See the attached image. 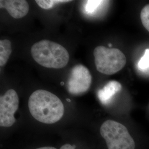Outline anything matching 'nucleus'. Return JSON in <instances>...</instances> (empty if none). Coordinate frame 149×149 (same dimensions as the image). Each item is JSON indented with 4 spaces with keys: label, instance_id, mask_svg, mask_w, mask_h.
<instances>
[{
    "label": "nucleus",
    "instance_id": "obj_1",
    "mask_svg": "<svg viewBox=\"0 0 149 149\" xmlns=\"http://www.w3.org/2000/svg\"><path fill=\"white\" fill-rule=\"evenodd\" d=\"M28 108L33 117L45 124L58 122L63 117L65 111L58 97L43 90L36 91L30 96Z\"/></svg>",
    "mask_w": 149,
    "mask_h": 149
},
{
    "label": "nucleus",
    "instance_id": "obj_2",
    "mask_svg": "<svg viewBox=\"0 0 149 149\" xmlns=\"http://www.w3.org/2000/svg\"><path fill=\"white\" fill-rule=\"evenodd\" d=\"M33 59L43 67L50 69H61L69 61V54L63 46L48 40L35 43L31 48Z\"/></svg>",
    "mask_w": 149,
    "mask_h": 149
},
{
    "label": "nucleus",
    "instance_id": "obj_3",
    "mask_svg": "<svg viewBox=\"0 0 149 149\" xmlns=\"http://www.w3.org/2000/svg\"><path fill=\"white\" fill-rule=\"evenodd\" d=\"M100 134L106 141L108 149H136L135 139L130 133L128 128L122 123L113 120L103 123Z\"/></svg>",
    "mask_w": 149,
    "mask_h": 149
},
{
    "label": "nucleus",
    "instance_id": "obj_4",
    "mask_svg": "<svg viewBox=\"0 0 149 149\" xmlns=\"http://www.w3.org/2000/svg\"><path fill=\"white\" fill-rule=\"evenodd\" d=\"M93 55L96 69L103 74H114L122 69L127 63L125 55L117 48L98 46L95 49Z\"/></svg>",
    "mask_w": 149,
    "mask_h": 149
},
{
    "label": "nucleus",
    "instance_id": "obj_5",
    "mask_svg": "<svg viewBox=\"0 0 149 149\" xmlns=\"http://www.w3.org/2000/svg\"><path fill=\"white\" fill-rule=\"evenodd\" d=\"M92 76L89 70L81 64L75 65L72 69L68 80V90L70 94L80 95L90 88Z\"/></svg>",
    "mask_w": 149,
    "mask_h": 149
},
{
    "label": "nucleus",
    "instance_id": "obj_6",
    "mask_svg": "<svg viewBox=\"0 0 149 149\" xmlns=\"http://www.w3.org/2000/svg\"><path fill=\"white\" fill-rule=\"evenodd\" d=\"M19 97L13 89L7 91L0 97V126L10 127L15 122V114L19 107Z\"/></svg>",
    "mask_w": 149,
    "mask_h": 149
},
{
    "label": "nucleus",
    "instance_id": "obj_7",
    "mask_svg": "<svg viewBox=\"0 0 149 149\" xmlns=\"http://www.w3.org/2000/svg\"><path fill=\"white\" fill-rule=\"evenodd\" d=\"M0 7L5 8L10 15L15 19L26 16L29 10V4L25 0H1Z\"/></svg>",
    "mask_w": 149,
    "mask_h": 149
},
{
    "label": "nucleus",
    "instance_id": "obj_8",
    "mask_svg": "<svg viewBox=\"0 0 149 149\" xmlns=\"http://www.w3.org/2000/svg\"><path fill=\"white\" fill-rule=\"evenodd\" d=\"M122 86L116 81H111L108 82L103 88L98 91V97L99 100L103 104H107L112 100L113 96L120 91Z\"/></svg>",
    "mask_w": 149,
    "mask_h": 149
},
{
    "label": "nucleus",
    "instance_id": "obj_9",
    "mask_svg": "<svg viewBox=\"0 0 149 149\" xmlns=\"http://www.w3.org/2000/svg\"><path fill=\"white\" fill-rule=\"evenodd\" d=\"M12 53L11 42L8 39L0 40V66L7 64Z\"/></svg>",
    "mask_w": 149,
    "mask_h": 149
},
{
    "label": "nucleus",
    "instance_id": "obj_10",
    "mask_svg": "<svg viewBox=\"0 0 149 149\" xmlns=\"http://www.w3.org/2000/svg\"><path fill=\"white\" fill-rule=\"evenodd\" d=\"M106 2H107V1L99 0L86 1L84 8V12L87 15L94 16L101 8L102 6L104 5Z\"/></svg>",
    "mask_w": 149,
    "mask_h": 149
},
{
    "label": "nucleus",
    "instance_id": "obj_11",
    "mask_svg": "<svg viewBox=\"0 0 149 149\" xmlns=\"http://www.w3.org/2000/svg\"><path fill=\"white\" fill-rule=\"evenodd\" d=\"M71 1L68 0H37L38 5L44 10H49L53 8L56 5L64 3H68Z\"/></svg>",
    "mask_w": 149,
    "mask_h": 149
},
{
    "label": "nucleus",
    "instance_id": "obj_12",
    "mask_svg": "<svg viewBox=\"0 0 149 149\" xmlns=\"http://www.w3.org/2000/svg\"><path fill=\"white\" fill-rule=\"evenodd\" d=\"M140 19L143 26L149 32V4L145 6L141 10Z\"/></svg>",
    "mask_w": 149,
    "mask_h": 149
},
{
    "label": "nucleus",
    "instance_id": "obj_13",
    "mask_svg": "<svg viewBox=\"0 0 149 149\" xmlns=\"http://www.w3.org/2000/svg\"><path fill=\"white\" fill-rule=\"evenodd\" d=\"M139 69L141 71H145L149 69V49L145 50L144 55L139 61Z\"/></svg>",
    "mask_w": 149,
    "mask_h": 149
},
{
    "label": "nucleus",
    "instance_id": "obj_14",
    "mask_svg": "<svg viewBox=\"0 0 149 149\" xmlns=\"http://www.w3.org/2000/svg\"><path fill=\"white\" fill-rule=\"evenodd\" d=\"M60 149H75V146H72L69 144H65L63 145Z\"/></svg>",
    "mask_w": 149,
    "mask_h": 149
},
{
    "label": "nucleus",
    "instance_id": "obj_15",
    "mask_svg": "<svg viewBox=\"0 0 149 149\" xmlns=\"http://www.w3.org/2000/svg\"><path fill=\"white\" fill-rule=\"evenodd\" d=\"M37 149H57L55 148L54 147H50V146H47V147H43V148H40Z\"/></svg>",
    "mask_w": 149,
    "mask_h": 149
},
{
    "label": "nucleus",
    "instance_id": "obj_16",
    "mask_svg": "<svg viewBox=\"0 0 149 149\" xmlns=\"http://www.w3.org/2000/svg\"><path fill=\"white\" fill-rule=\"evenodd\" d=\"M109 47H111V46H112V44H109Z\"/></svg>",
    "mask_w": 149,
    "mask_h": 149
},
{
    "label": "nucleus",
    "instance_id": "obj_17",
    "mask_svg": "<svg viewBox=\"0 0 149 149\" xmlns=\"http://www.w3.org/2000/svg\"></svg>",
    "mask_w": 149,
    "mask_h": 149
}]
</instances>
